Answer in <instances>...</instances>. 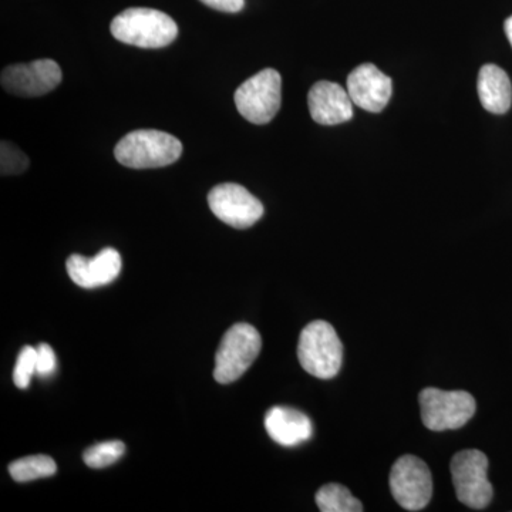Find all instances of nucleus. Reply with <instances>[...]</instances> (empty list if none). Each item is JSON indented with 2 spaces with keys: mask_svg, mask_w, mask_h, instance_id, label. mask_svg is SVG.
<instances>
[{
  "mask_svg": "<svg viewBox=\"0 0 512 512\" xmlns=\"http://www.w3.org/2000/svg\"><path fill=\"white\" fill-rule=\"evenodd\" d=\"M111 35L126 45L160 49L171 45L178 36V26L167 13L156 9L124 10L113 19Z\"/></svg>",
  "mask_w": 512,
  "mask_h": 512,
  "instance_id": "obj_1",
  "label": "nucleus"
},
{
  "mask_svg": "<svg viewBox=\"0 0 512 512\" xmlns=\"http://www.w3.org/2000/svg\"><path fill=\"white\" fill-rule=\"evenodd\" d=\"M183 154V144L177 137L158 130H136L121 138L114 156L121 165L136 170L171 165Z\"/></svg>",
  "mask_w": 512,
  "mask_h": 512,
  "instance_id": "obj_2",
  "label": "nucleus"
},
{
  "mask_svg": "<svg viewBox=\"0 0 512 512\" xmlns=\"http://www.w3.org/2000/svg\"><path fill=\"white\" fill-rule=\"evenodd\" d=\"M298 359L303 370L318 379L329 380L338 375L343 362V345L330 323L315 320L302 330Z\"/></svg>",
  "mask_w": 512,
  "mask_h": 512,
  "instance_id": "obj_3",
  "label": "nucleus"
},
{
  "mask_svg": "<svg viewBox=\"0 0 512 512\" xmlns=\"http://www.w3.org/2000/svg\"><path fill=\"white\" fill-rule=\"evenodd\" d=\"M262 348L258 330L248 323H237L225 333L215 356L214 377L218 383L237 382L255 362Z\"/></svg>",
  "mask_w": 512,
  "mask_h": 512,
  "instance_id": "obj_4",
  "label": "nucleus"
},
{
  "mask_svg": "<svg viewBox=\"0 0 512 512\" xmlns=\"http://www.w3.org/2000/svg\"><path fill=\"white\" fill-rule=\"evenodd\" d=\"M421 420L433 431L457 430L466 426L476 414V399L468 392H444L436 387L421 390Z\"/></svg>",
  "mask_w": 512,
  "mask_h": 512,
  "instance_id": "obj_5",
  "label": "nucleus"
},
{
  "mask_svg": "<svg viewBox=\"0 0 512 512\" xmlns=\"http://www.w3.org/2000/svg\"><path fill=\"white\" fill-rule=\"evenodd\" d=\"M451 477L458 501L473 510H484L493 500L488 480V458L480 450H463L451 458Z\"/></svg>",
  "mask_w": 512,
  "mask_h": 512,
  "instance_id": "obj_6",
  "label": "nucleus"
},
{
  "mask_svg": "<svg viewBox=\"0 0 512 512\" xmlns=\"http://www.w3.org/2000/svg\"><path fill=\"white\" fill-rule=\"evenodd\" d=\"M282 77L274 69H265L235 92V104L239 114L254 124H266L274 120L282 101Z\"/></svg>",
  "mask_w": 512,
  "mask_h": 512,
  "instance_id": "obj_7",
  "label": "nucleus"
},
{
  "mask_svg": "<svg viewBox=\"0 0 512 512\" xmlns=\"http://www.w3.org/2000/svg\"><path fill=\"white\" fill-rule=\"evenodd\" d=\"M390 490L394 500L407 511H420L433 495V478L427 464L416 456L400 457L390 473Z\"/></svg>",
  "mask_w": 512,
  "mask_h": 512,
  "instance_id": "obj_8",
  "label": "nucleus"
},
{
  "mask_svg": "<svg viewBox=\"0 0 512 512\" xmlns=\"http://www.w3.org/2000/svg\"><path fill=\"white\" fill-rule=\"evenodd\" d=\"M208 205L215 217L229 227L251 228L264 215V205L242 185L227 183L212 188Z\"/></svg>",
  "mask_w": 512,
  "mask_h": 512,
  "instance_id": "obj_9",
  "label": "nucleus"
},
{
  "mask_svg": "<svg viewBox=\"0 0 512 512\" xmlns=\"http://www.w3.org/2000/svg\"><path fill=\"white\" fill-rule=\"evenodd\" d=\"M62 69L55 60L42 59L32 63L13 64L2 72V87L20 97H39L55 90L62 83Z\"/></svg>",
  "mask_w": 512,
  "mask_h": 512,
  "instance_id": "obj_10",
  "label": "nucleus"
},
{
  "mask_svg": "<svg viewBox=\"0 0 512 512\" xmlns=\"http://www.w3.org/2000/svg\"><path fill=\"white\" fill-rule=\"evenodd\" d=\"M121 256L114 248H104L93 258L73 254L66 262L70 279L83 289H96L116 281L121 274Z\"/></svg>",
  "mask_w": 512,
  "mask_h": 512,
  "instance_id": "obj_11",
  "label": "nucleus"
},
{
  "mask_svg": "<svg viewBox=\"0 0 512 512\" xmlns=\"http://www.w3.org/2000/svg\"><path fill=\"white\" fill-rule=\"evenodd\" d=\"M392 92V79L380 72L375 64H360L349 74L348 93L360 109L380 113L389 103Z\"/></svg>",
  "mask_w": 512,
  "mask_h": 512,
  "instance_id": "obj_12",
  "label": "nucleus"
},
{
  "mask_svg": "<svg viewBox=\"0 0 512 512\" xmlns=\"http://www.w3.org/2000/svg\"><path fill=\"white\" fill-rule=\"evenodd\" d=\"M312 119L322 126H336L353 117V101L348 90L338 83L313 84L308 96Z\"/></svg>",
  "mask_w": 512,
  "mask_h": 512,
  "instance_id": "obj_13",
  "label": "nucleus"
},
{
  "mask_svg": "<svg viewBox=\"0 0 512 512\" xmlns=\"http://www.w3.org/2000/svg\"><path fill=\"white\" fill-rule=\"evenodd\" d=\"M265 429L275 443L296 447L311 439L313 424L305 413L291 407L275 406L266 413Z\"/></svg>",
  "mask_w": 512,
  "mask_h": 512,
  "instance_id": "obj_14",
  "label": "nucleus"
},
{
  "mask_svg": "<svg viewBox=\"0 0 512 512\" xmlns=\"http://www.w3.org/2000/svg\"><path fill=\"white\" fill-rule=\"evenodd\" d=\"M478 97L485 110L493 114H505L512 103L510 77L501 67L485 64L478 73Z\"/></svg>",
  "mask_w": 512,
  "mask_h": 512,
  "instance_id": "obj_15",
  "label": "nucleus"
},
{
  "mask_svg": "<svg viewBox=\"0 0 512 512\" xmlns=\"http://www.w3.org/2000/svg\"><path fill=\"white\" fill-rule=\"evenodd\" d=\"M316 504L322 512H362L363 505L348 488L340 484H326L316 493Z\"/></svg>",
  "mask_w": 512,
  "mask_h": 512,
  "instance_id": "obj_16",
  "label": "nucleus"
},
{
  "mask_svg": "<svg viewBox=\"0 0 512 512\" xmlns=\"http://www.w3.org/2000/svg\"><path fill=\"white\" fill-rule=\"evenodd\" d=\"M57 466L55 460L49 456H30L13 461L9 466V474L16 483H29L55 476Z\"/></svg>",
  "mask_w": 512,
  "mask_h": 512,
  "instance_id": "obj_17",
  "label": "nucleus"
},
{
  "mask_svg": "<svg viewBox=\"0 0 512 512\" xmlns=\"http://www.w3.org/2000/svg\"><path fill=\"white\" fill-rule=\"evenodd\" d=\"M126 446L121 441H104L96 446L87 448L83 454L84 463L90 468H106L113 466L114 463L123 457Z\"/></svg>",
  "mask_w": 512,
  "mask_h": 512,
  "instance_id": "obj_18",
  "label": "nucleus"
},
{
  "mask_svg": "<svg viewBox=\"0 0 512 512\" xmlns=\"http://www.w3.org/2000/svg\"><path fill=\"white\" fill-rule=\"evenodd\" d=\"M37 372V349L25 346L20 350L13 370V383L18 389L26 390L32 382L33 375Z\"/></svg>",
  "mask_w": 512,
  "mask_h": 512,
  "instance_id": "obj_19",
  "label": "nucleus"
},
{
  "mask_svg": "<svg viewBox=\"0 0 512 512\" xmlns=\"http://www.w3.org/2000/svg\"><path fill=\"white\" fill-rule=\"evenodd\" d=\"M2 151H0V171L2 175L22 174L28 170L29 158L23 151L13 146L9 141H2Z\"/></svg>",
  "mask_w": 512,
  "mask_h": 512,
  "instance_id": "obj_20",
  "label": "nucleus"
},
{
  "mask_svg": "<svg viewBox=\"0 0 512 512\" xmlns=\"http://www.w3.org/2000/svg\"><path fill=\"white\" fill-rule=\"evenodd\" d=\"M37 372L40 377H49L56 370L57 360L55 350L46 343L37 346Z\"/></svg>",
  "mask_w": 512,
  "mask_h": 512,
  "instance_id": "obj_21",
  "label": "nucleus"
},
{
  "mask_svg": "<svg viewBox=\"0 0 512 512\" xmlns=\"http://www.w3.org/2000/svg\"><path fill=\"white\" fill-rule=\"evenodd\" d=\"M201 2L212 9L225 13L241 12L245 5V0H201Z\"/></svg>",
  "mask_w": 512,
  "mask_h": 512,
  "instance_id": "obj_22",
  "label": "nucleus"
},
{
  "mask_svg": "<svg viewBox=\"0 0 512 512\" xmlns=\"http://www.w3.org/2000/svg\"><path fill=\"white\" fill-rule=\"evenodd\" d=\"M504 29H505V35H507L508 40H510V43L512 46V16H511V18H508L507 20H505Z\"/></svg>",
  "mask_w": 512,
  "mask_h": 512,
  "instance_id": "obj_23",
  "label": "nucleus"
}]
</instances>
